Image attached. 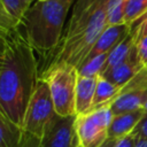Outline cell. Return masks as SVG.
<instances>
[{"label": "cell", "instance_id": "obj_16", "mask_svg": "<svg viewBox=\"0 0 147 147\" xmlns=\"http://www.w3.org/2000/svg\"><path fill=\"white\" fill-rule=\"evenodd\" d=\"M108 54H101L98 56H94L92 59L85 60L78 68V75L79 76H86V77H98L102 74L103 68L107 62Z\"/></svg>", "mask_w": 147, "mask_h": 147}, {"label": "cell", "instance_id": "obj_7", "mask_svg": "<svg viewBox=\"0 0 147 147\" xmlns=\"http://www.w3.org/2000/svg\"><path fill=\"white\" fill-rule=\"evenodd\" d=\"M147 100V72L141 70L133 79H131L122 90L118 96L110 105L114 115L142 109V105Z\"/></svg>", "mask_w": 147, "mask_h": 147}, {"label": "cell", "instance_id": "obj_3", "mask_svg": "<svg viewBox=\"0 0 147 147\" xmlns=\"http://www.w3.org/2000/svg\"><path fill=\"white\" fill-rule=\"evenodd\" d=\"M75 0H34L18 25L23 37L42 59L59 46Z\"/></svg>", "mask_w": 147, "mask_h": 147}, {"label": "cell", "instance_id": "obj_4", "mask_svg": "<svg viewBox=\"0 0 147 147\" xmlns=\"http://www.w3.org/2000/svg\"><path fill=\"white\" fill-rule=\"evenodd\" d=\"M40 78L48 84L55 113L60 116L76 115L77 68L70 64H61L48 69Z\"/></svg>", "mask_w": 147, "mask_h": 147}, {"label": "cell", "instance_id": "obj_5", "mask_svg": "<svg viewBox=\"0 0 147 147\" xmlns=\"http://www.w3.org/2000/svg\"><path fill=\"white\" fill-rule=\"evenodd\" d=\"M55 115L48 84L40 78L29 101L22 129L40 139Z\"/></svg>", "mask_w": 147, "mask_h": 147}, {"label": "cell", "instance_id": "obj_9", "mask_svg": "<svg viewBox=\"0 0 147 147\" xmlns=\"http://www.w3.org/2000/svg\"><path fill=\"white\" fill-rule=\"evenodd\" d=\"M144 69H145V65L138 59L136 47H134L132 49L131 54L129 55V57L123 63H121L117 67L103 72L100 76L105 77L110 83L115 84L116 86L123 88L131 79H133Z\"/></svg>", "mask_w": 147, "mask_h": 147}, {"label": "cell", "instance_id": "obj_18", "mask_svg": "<svg viewBox=\"0 0 147 147\" xmlns=\"http://www.w3.org/2000/svg\"><path fill=\"white\" fill-rule=\"evenodd\" d=\"M127 0H108L107 23L108 25L124 24V14Z\"/></svg>", "mask_w": 147, "mask_h": 147}, {"label": "cell", "instance_id": "obj_12", "mask_svg": "<svg viewBox=\"0 0 147 147\" xmlns=\"http://www.w3.org/2000/svg\"><path fill=\"white\" fill-rule=\"evenodd\" d=\"M144 109H138L130 113H124L119 115H114L111 124L108 130V138L119 139L133 132L141 118L144 117Z\"/></svg>", "mask_w": 147, "mask_h": 147}, {"label": "cell", "instance_id": "obj_22", "mask_svg": "<svg viewBox=\"0 0 147 147\" xmlns=\"http://www.w3.org/2000/svg\"><path fill=\"white\" fill-rule=\"evenodd\" d=\"M131 32L134 36V39L140 38L142 36H147V14L144 15L138 22H136L131 26Z\"/></svg>", "mask_w": 147, "mask_h": 147}, {"label": "cell", "instance_id": "obj_32", "mask_svg": "<svg viewBox=\"0 0 147 147\" xmlns=\"http://www.w3.org/2000/svg\"><path fill=\"white\" fill-rule=\"evenodd\" d=\"M37 1H45V0H37Z\"/></svg>", "mask_w": 147, "mask_h": 147}, {"label": "cell", "instance_id": "obj_19", "mask_svg": "<svg viewBox=\"0 0 147 147\" xmlns=\"http://www.w3.org/2000/svg\"><path fill=\"white\" fill-rule=\"evenodd\" d=\"M20 23L7 11L3 1L0 0V34L6 37Z\"/></svg>", "mask_w": 147, "mask_h": 147}, {"label": "cell", "instance_id": "obj_6", "mask_svg": "<svg viewBox=\"0 0 147 147\" xmlns=\"http://www.w3.org/2000/svg\"><path fill=\"white\" fill-rule=\"evenodd\" d=\"M114 118L110 106L94 109L76 117V133L79 147H100L108 139V130Z\"/></svg>", "mask_w": 147, "mask_h": 147}, {"label": "cell", "instance_id": "obj_31", "mask_svg": "<svg viewBox=\"0 0 147 147\" xmlns=\"http://www.w3.org/2000/svg\"><path fill=\"white\" fill-rule=\"evenodd\" d=\"M145 69H146V72H147V65H146V67H145Z\"/></svg>", "mask_w": 147, "mask_h": 147}, {"label": "cell", "instance_id": "obj_24", "mask_svg": "<svg viewBox=\"0 0 147 147\" xmlns=\"http://www.w3.org/2000/svg\"><path fill=\"white\" fill-rule=\"evenodd\" d=\"M132 133L138 138L147 139V114L144 115V117L141 118V121L139 122V124L137 125V127L133 130Z\"/></svg>", "mask_w": 147, "mask_h": 147}, {"label": "cell", "instance_id": "obj_15", "mask_svg": "<svg viewBox=\"0 0 147 147\" xmlns=\"http://www.w3.org/2000/svg\"><path fill=\"white\" fill-rule=\"evenodd\" d=\"M23 129L0 111V147H20Z\"/></svg>", "mask_w": 147, "mask_h": 147}, {"label": "cell", "instance_id": "obj_21", "mask_svg": "<svg viewBox=\"0 0 147 147\" xmlns=\"http://www.w3.org/2000/svg\"><path fill=\"white\" fill-rule=\"evenodd\" d=\"M136 52L140 62L146 67L147 65V36H142L136 39Z\"/></svg>", "mask_w": 147, "mask_h": 147}, {"label": "cell", "instance_id": "obj_26", "mask_svg": "<svg viewBox=\"0 0 147 147\" xmlns=\"http://www.w3.org/2000/svg\"><path fill=\"white\" fill-rule=\"evenodd\" d=\"M6 46H7L6 37L2 36V34H0V72H1V69L3 67L5 54H6Z\"/></svg>", "mask_w": 147, "mask_h": 147}, {"label": "cell", "instance_id": "obj_28", "mask_svg": "<svg viewBox=\"0 0 147 147\" xmlns=\"http://www.w3.org/2000/svg\"><path fill=\"white\" fill-rule=\"evenodd\" d=\"M134 147H147V139H145V138H138L137 137V141L134 144Z\"/></svg>", "mask_w": 147, "mask_h": 147}, {"label": "cell", "instance_id": "obj_20", "mask_svg": "<svg viewBox=\"0 0 147 147\" xmlns=\"http://www.w3.org/2000/svg\"><path fill=\"white\" fill-rule=\"evenodd\" d=\"M2 1H3V5H5L7 11L18 23H21V20L23 17L24 13L26 11V9L29 8V6H26L23 0H2Z\"/></svg>", "mask_w": 147, "mask_h": 147}, {"label": "cell", "instance_id": "obj_11", "mask_svg": "<svg viewBox=\"0 0 147 147\" xmlns=\"http://www.w3.org/2000/svg\"><path fill=\"white\" fill-rule=\"evenodd\" d=\"M98 77L79 76L76 86V115H84L92 111Z\"/></svg>", "mask_w": 147, "mask_h": 147}, {"label": "cell", "instance_id": "obj_17", "mask_svg": "<svg viewBox=\"0 0 147 147\" xmlns=\"http://www.w3.org/2000/svg\"><path fill=\"white\" fill-rule=\"evenodd\" d=\"M147 14V0H127L124 14V24L132 26Z\"/></svg>", "mask_w": 147, "mask_h": 147}, {"label": "cell", "instance_id": "obj_23", "mask_svg": "<svg viewBox=\"0 0 147 147\" xmlns=\"http://www.w3.org/2000/svg\"><path fill=\"white\" fill-rule=\"evenodd\" d=\"M20 147H42V145L39 138L23 131V137H22Z\"/></svg>", "mask_w": 147, "mask_h": 147}, {"label": "cell", "instance_id": "obj_8", "mask_svg": "<svg viewBox=\"0 0 147 147\" xmlns=\"http://www.w3.org/2000/svg\"><path fill=\"white\" fill-rule=\"evenodd\" d=\"M76 117L55 115L40 138L42 147H79L76 133Z\"/></svg>", "mask_w": 147, "mask_h": 147}, {"label": "cell", "instance_id": "obj_10", "mask_svg": "<svg viewBox=\"0 0 147 147\" xmlns=\"http://www.w3.org/2000/svg\"><path fill=\"white\" fill-rule=\"evenodd\" d=\"M130 31H131V26H129L126 24L108 25L105 29V31L101 33V36L99 37V39L96 40V42L94 44V46L92 47V49L90 51V53L85 60L92 59V57L101 55V54L110 53L124 38H126V36L130 33Z\"/></svg>", "mask_w": 147, "mask_h": 147}, {"label": "cell", "instance_id": "obj_30", "mask_svg": "<svg viewBox=\"0 0 147 147\" xmlns=\"http://www.w3.org/2000/svg\"><path fill=\"white\" fill-rule=\"evenodd\" d=\"M23 1L25 2V5H26V6H29V7H30V6H31V3H32L34 0H23Z\"/></svg>", "mask_w": 147, "mask_h": 147}, {"label": "cell", "instance_id": "obj_25", "mask_svg": "<svg viewBox=\"0 0 147 147\" xmlns=\"http://www.w3.org/2000/svg\"><path fill=\"white\" fill-rule=\"evenodd\" d=\"M136 141H137V137L133 133H130L125 137L117 139L115 147H134Z\"/></svg>", "mask_w": 147, "mask_h": 147}, {"label": "cell", "instance_id": "obj_2", "mask_svg": "<svg viewBox=\"0 0 147 147\" xmlns=\"http://www.w3.org/2000/svg\"><path fill=\"white\" fill-rule=\"evenodd\" d=\"M107 5L108 0H75L63 37L54 52L44 59L40 76L61 64L80 65L108 26Z\"/></svg>", "mask_w": 147, "mask_h": 147}, {"label": "cell", "instance_id": "obj_27", "mask_svg": "<svg viewBox=\"0 0 147 147\" xmlns=\"http://www.w3.org/2000/svg\"><path fill=\"white\" fill-rule=\"evenodd\" d=\"M116 140H117V139L108 138V139L103 142V145H101L100 147H115V146H116Z\"/></svg>", "mask_w": 147, "mask_h": 147}, {"label": "cell", "instance_id": "obj_14", "mask_svg": "<svg viewBox=\"0 0 147 147\" xmlns=\"http://www.w3.org/2000/svg\"><path fill=\"white\" fill-rule=\"evenodd\" d=\"M134 44H136L134 36L130 31V33L126 36V38H124L110 53H108L107 62H106V65L103 68L102 74L108 71V70H110V69H113V68H115V67H117L118 64L123 63L129 57V55L131 54L132 49L134 48Z\"/></svg>", "mask_w": 147, "mask_h": 147}, {"label": "cell", "instance_id": "obj_29", "mask_svg": "<svg viewBox=\"0 0 147 147\" xmlns=\"http://www.w3.org/2000/svg\"><path fill=\"white\" fill-rule=\"evenodd\" d=\"M142 109H144L145 114H147V100H146V101H145V103L142 105Z\"/></svg>", "mask_w": 147, "mask_h": 147}, {"label": "cell", "instance_id": "obj_1", "mask_svg": "<svg viewBox=\"0 0 147 147\" xmlns=\"http://www.w3.org/2000/svg\"><path fill=\"white\" fill-rule=\"evenodd\" d=\"M6 54L0 72V111L13 123L23 126L31 95L40 79L37 52L18 26L6 36Z\"/></svg>", "mask_w": 147, "mask_h": 147}, {"label": "cell", "instance_id": "obj_13", "mask_svg": "<svg viewBox=\"0 0 147 147\" xmlns=\"http://www.w3.org/2000/svg\"><path fill=\"white\" fill-rule=\"evenodd\" d=\"M121 90H122L121 87L110 83L105 77L98 76V82H96V88H95L92 110L101 108V107L110 106L114 102V100L118 96V94L121 93Z\"/></svg>", "mask_w": 147, "mask_h": 147}]
</instances>
